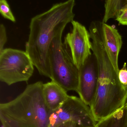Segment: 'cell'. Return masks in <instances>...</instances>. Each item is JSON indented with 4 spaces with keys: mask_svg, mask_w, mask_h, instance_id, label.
Segmentation results:
<instances>
[{
    "mask_svg": "<svg viewBox=\"0 0 127 127\" xmlns=\"http://www.w3.org/2000/svg\"><path fill=\"white\" fill-rule=\"evenodd\" d=\"M101 23L92 22L89 27L92 50L98 64V80L95 98L90 106L97 122L106 118L123 107L127 101V86L119 81L106 51L101 32Z\"/></svg>",
    "mask_w": 127,
    "mask_h": 127,
    "instance_id": "cell-1",
    "label": "cell"
},
{
    "mask_svg": "<svg viewBox=\"0 0 127 127\" xmlns=\"http://www.w3.org/2000/svg\"><path fill=\"white\" fill-rule=\"evenodd\" d=\"M75 5V0H67L56 4L31 20L25 51L41 75L50 78L48 58L49 47L53 39L63 32L66 25L74 20Z\"/></svg>",
    "mask_w": 127,
    "mask_h": 127,
    "instance_id": "cell-2",
    "label": "cell"
},
{
    "mask_svg": "<svg viewBox=\"0 0 127 127\" xmlns=\"http://www.w3.org/2000/svg\"><path fill=\"white\" fill-rule=\"evenodd\" d=\"M41 81L28 84L11 101L0 104L2 127H49L51 111L43 96Z\"/></svg>",
    "mask_w": 127,
    "mask_h": 127,
    "instance_id": "cell-3",
    "label": "cell"
},
{
    "mask_svg": "<svg viewBox=\"0 0 127 127\" xmlns=\"http://www.w3.org/2000/svg\"><path fill=\"white\" fill-rule=\"evenodd\" d=\"M63 32L59 33L53 39L49 47L48 58L50 79L67 92H77L79 83V70L62 42Z\"/></svg>",
    "mask_w": 127,
    "mask_h": 127,
    "instance_id": "cell-4",
    "label": "cell"
},
{
    "mask_svg": "<svg viewBox=\"0 0 127 127\" xmlns=\"http://www.w3.org/2000/svg\"><path fill=\"white\" fill-rule=\"evenodd\" d=\"M34 66L26 51L4 49L0 53V81L8 86L27 81L33 74Z\"/></svg>",
    "mask_w": 127,
    "mask_h": 127,
    "instance_id": "cell-5",
    "label": "cell"
},
{
    "mask_svg": "<svg viewBox=\"0 0 127 127\" xmlns=\"http://www.w3.org/2000/svg\"><path fill=\"white\" fill-rule=\"evenodd\" d=\"M49 127H56L68 121H74L87 127H94L97 122L93 116L89 106L80 97L69 95L67 100L59 107L51 111Z\"/></svg>",
    "mask_w": 127,
    "mask_h": 127,
    "instance_id": "cell-6",
    "label": "cell"
},
{
    "mask_svg": "<svg viewBox=\"0 0 127 127\" xmlns=\"http://www.w3.org/2000/svg\"><path fill=\"white\" fill-rule=\"evenodd\" d=\"M71 23L72 31L65 36L63 44L73 63L79 69L92 54V42L90 33L84 25L74 20Z\"/></svg>",
    "mask_w": 127,
    "mask_h": 127,
    "instance_id": "cell-7",
    "label": "cell"
},
{
    "mask_svg": "<svg viewBox=\"0 0 127 127\" xmlns=\"http://www.w3.org/2000/svg\"><path fill=\"white\" fill-rule=\"evenodd\" d=\"M78 70L77 92L81 100L90 107L95 98L98 86V64L94 54L92 53Z\"/></svg>",
    "mask_w": 127,
    "mask_h": 127,
    "instance_id": "cell-8",
    "label": "cell"
},
{
    "mask_svg": "<svg viewBox=\"0 0 127 127\" xmlns=\"http://www.w3.org/2000/svg\"><path fill=\"white\" fill-rule=\"evenodd\" d=\"M101 32L107 55L118 74V57L122 45L121 36L116 29L103 22L101 23Z\"/></svg>",
    "mask_w": 127,
    "mask_h": 127,
    "instance_id": "cell-9",
    "label": "cell"
},
{
    "mask_svg": "<svg viewBox=\"0 0 127 127\" xmlns=\"http://www.w3.org/2000/svg\"><path fill=\"white\" fill-rule=\"evenodd\" d=\"M42 92L45 104L51 112L59 108L69 96L64 88L52 80L43 84Z\"/></svg>",
    "mask_w": 127,
    "mask_h": 127,
    "instance_id": "cell-10",
    "label": "cell"
},
{
    "mask_svg": "<svg viewBox=\"0 0 127 127\" xmlns=\"http://www.w3.org/2000/svg\"><path fill=\"white\" fill-rule=\"evenodd\" d=\"M127 112L125 105L105 119L98 122L94 127H127Z\"/></svg>",
    "mask_w": 127,
    "mask_h": 127,
    "instance_id": "cell-11",
    "label": "cell"
},
{
    "mask_svg": "<svg viewBox=\"0 0 127 127\" xmlns=\"http://www.w3.org/2000/svg\"><path fill=\"white\" fill-rule=\"evenodd\" d=\"M124 0H106L105 14L103 21V23H106L110 19L116 17L119 10L125 5Z\"/></svg>",
    "mask_w": 127,
    "mask_h": 127,
    "instance_id": "cell-12",
    "label": "cell"
},
{
    "mask_svg": "<svg viewBox=\"0 0 127 127\" xmlns=\"http://www.w3.org/2000/svg\"><path fill=\"white\" fill-rule=\"evenodd\" d=\"M0 13L4 18L12 22H15V18L11 11L9 5L6 0H0Z\"/></svg>",
    "mask_w": 127,
    "mask_h": 127,
    "instance_id": "cell-13",
    "label": "cell"
},
{
    "mask_svg": "<svg viewBox=\"0 0 127 127\" xmlns=\"http://www.w3.org/2000/svg\"><path fill=\"white\" fill-rule=\"evenodd\" d=\"M116 20L119 24L127 26V3L122 7L118 12Z\"/></svg>",
    "mask_w": 127,
    "mask_h": 127,
    "instance_id": "cell-14",
    "label": "cell"
},
{
    "mask_svg": "<svg viewBox=\"0 0 127 127\" xmlns=\"http://www.w3.org/2000/svg\"><path fill=\"white\" fill-rule=\"evenodd\" d=\"M7 41L6 28L3 24L0 25V53L4 50V47Z\"/></svg>",
    "mask_w": 127,
    "mask_h": 127,
    "instance_id": "cell-15",
    "label": "cell"
},
{
    "mask_svg": "<svg viewBox=\"0 0 127 127\" xmlns=\"http://www.w3.org/2000/svg\"><path fill=\"white\" fill-rule=\"evenodd\" d=\"M118 77L121 83L124 86H127V69L126 63H125L123 68L119 70Z\"/></svg>",
    "mask_w": 127,
    "mask_h": 127,
    "instance_id": "cell-16",
    "label": "cell"
},
{
    "mask_svg": "<svg viewBox=\"0 0 127 127\" xmlns=\"http://www.w3.org/2000/svg\"><path fill=\"white\" fill-rule=\"evenodd\" d=\"M85 127L80 123L74 121H68L62 123L56 127Z\"/></svg>",
    "mask_w": 127,
    "mask_h": 127,
    "instance_id": "cell-17",
    "label": "cell"
},
{
    "mask_svg": "<svg viewBox=\"0 0 127 127\" xmlns=\"http://www.w3.org/2000/svg\"><path fill=\"white\" fill-rule=\"evenodd\" d=\"M125 107H126V109H127V103H126V104H125Z\"/></svg>",
    "mask_w": 127,
    "mask_h": 127,
    "instance_id": "cell-18",
    "label": "cell"
},
{
    "mask_svg": "<svg viewBox=\"0 0 127 127\" xmlns=\"http://www.w3.org/2000/svg\"><path fill=\"white\" fill-rule=\"evenodd\" d=\"M125 1H127V0H125Z\"/></svg>",
    "mask_w": 127,
    "mask_h": 127,
    "instance_id": "cell-19",
    "label": "cell"
}]
</instances>
